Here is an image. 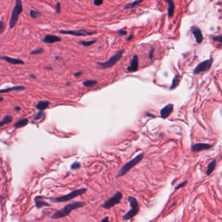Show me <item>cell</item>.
I'll use <instances>...</instances> for the list:
<instances>
[{
  "instance_id": "cell-1",
  "label": "cell",
  "mask_w": 222,
  "mask_h": 222,
  "mask_svg": "<svg viewBox=\"0 0 222 222\" xmlns=\"http://www.w3.org/2000/svg\"><path fill=\"white\" fill-rule=\"evenodd\" d=\"M84 205H85L84 202L79 201L73 202H72V203L68 204L65 205L62 209L58 210L56 212H55L52 216V218H53V219H60V218L66 217L68 216L73 210L78 209L79 208H83Z\"/></svg>"
},
{
  "instance_id": "cell-2",
  "label": "cell",
  "mask_w": 222,
  "mask_h": 222,
  "mask_svg": "<svg viewBox=\"0 0 222 222\" xmlns=\"http://www.w3.org/2000/svg\"><path fill=\"white\" fill-rule=\"evenodd\" d=\"M87 188L78 189L76 190H73L72 192H70L66 195H64V196L58 197L50 198L49 199L51 202H55V203H59V202H67L68 201L73 199H75L77 197L81 196V195L84 194V193L87 192Z\"/></svg>"
},
{
  "instance_id": "cell-3",
  "label": "cell",
  "mask_w": 222,
  "mask_h": 222,
  "mask_svg": "<svg viewBox=\"0 0 222 222\" xmlns=\"http://www.w3.org/2000/svg\"><path fill=\"white\" fill-rule=\"evenodd\" d=\"M144 154L143 153H140L138 156H136L135 158L132 159L131 161L128 162L126 164L123 165L122 168L118 171V173H117L116 177H121L124 176L125 175H126L132 168H133L136 165H138L142 160V159L144 158Z\"/></svg>"
},
{
  "instance_id": "cell-4",
  "label": "cell",
  "mask_w": 222,
  "mask_h": 222,
  "mask_svg": "<svg viewBox=\"0 0 222 222\" xmlns=\"http://www.w3.org/2000/svg\"><path fill=\"white\" fill-rule=\"evenodd\" d=\"M23 11V5L21 0H16L15 2V5L12 11L11 16L9 21L10 29H13L16 25L19 17V15Z\"/></svg>"
},
{
  "instance_id": "cell-5",
  "label": "cell",
  "mask_w": 222,
  "mask_h": 222,
  "mask_svg": "<svg viewBox=\"0 0 222 222\" xmlns=\"http://www.w3.org/2000/svg\"><path fill=\"white\" fill-rule=\"evenodd\" d=\"M128 201L131 208L123 216V219L125 220H129L132 219L140 211V205L136 198L133 197H129L128 198Z\"/></svg>"
},
{
  "instance_id": "cell-6",
  "label": "cell",
  "mask_w": 222,
  "mask_h": 222,
  "mask_svg": "<svg viewBox=\"0 0 222 222\" xmlns=\"http://www.w3.org/2000/svg\"><path fill=\"white\" fill-rule=\"evenodd\" d=\"M123 197V194L122 192H116L114 196L110 199H108L107 201H105L104 203L102 205V207L105 209H110L116 205L119 204L121 202V200Z\"/></svg>"
},
{
  "instance_id": "cell-7",
  "label": "cell",
  "mask_w": 222,
  "mask_h": 222,
  "mask_svg": "<svg viewBox=\"0 0 222 222\" xmlns=\"http://www.w3.org/2000/svg\"><path fill=\"white\" fill-rule=\"evenodd\" d=\"M123 50L122 51H120L118 53H116L115 55L112 56L110 59H109L108 61L106 62H104V63H98V64L101 68H110L112 67L113 65H114L117 62H118L121 58H122V56L123 55Z\"/></svg>"
},
{
  "instance_id": "cell-8",
  "label": "cell",
  "mask_w": 222,
  "mask_h": 222,
  "mask_svg": "<svg viewBox=\"0 0 222 222\" xmlns=\"http://www.w3.org/2000/svg\"><path fill=\"white\" fill-rule=\"evenodd\" d=\"M212 62L213 59L212 58L204 61H202L201 63L198 64L196 66V67L195 68V69L194 70V75H197V74H200L201 72H204L209 71L212 65Z\"/></svg>"
},
{
  "instance_id": "cell-9",
  "label": "cell",
  "mask_w": 222,
  "mask_h": 222,
  "mask_svg": "<svg viewBox=\"0 0 222 222\" xmlns=\"http://www.w3.org/2000/svg\"><path fill=\"white\" fill-rule=\"evenodd\" d=\"M60 33L62 34H68V35H75V36H84V35H89L94 34L96 32H90L87 30L81 29L79 31L61 30Z\"/></svg>"
},
{
  "instance_id": "cell-10",
  "label": "cell",
  "mask_w": 222,
  "mask_h": 222,
  "mask_svg": "<svg viewBox=\"0 0 222 222\" xmlns=\"http://www.w3.org/2000/svg\"><path fill=\"white\" fill-rule=\"evenodd\" d=\"M191 30H192V33H193L195 38H196L197 43L201 44L203 41V33L201 29L198 27L194 26L192 27Z\"/></svg>"
},
{
  "instance_id": "cell-11",
  "label": "cell",
  "mask_w": 222,
  "mask_h": 222,
  "mask_svg": "<svg viewBox=\"0 0 222 222\" xmlns=\"http://www.w3.org/2000/svg\"><path fill=\"white\" fill-rule=\"evenodd\" d=\"M212 147V145H210V144L208 143H196L192 146V151L194 153H195V152H200L201 151L210 149Z\"/></svg>"
},
{
  "instance_id": "cell-12",
  "label": "cell",
  "mask_w": 222,
  "mask_h": 222,
  "mask_svg": "<svg viewBox=\"0 0 222 222\" xmlns=\"http://www.w3.org/2000/svg\"><path fill=\"white\" fill-rule=\"evenodd\" d=\"M173 110V105L172 104H168L164 107L161 110V115L162 118L165 119L169 117L172 113Z\"/></svg>"
},
{
  "instance_id": "cell-13",
  "label": "cell",
  "mask_w": 222,
  "mask_h": 222,
  "mask_svg": "<svg viewBox=\"0 0 222 222\" xmlns=\"http://www.w3.org/2000/svg\"><path fill=\"white\" fill-rule=\"evenodd\" d=\"M0 59L7 61V63L13 65H24L25 62L19 59H15V58H13L10 57L8 56H2L0 57Z\"/></svg>"
},
{
  "instance_id": "cell-14",
  "label": "cell",
  "mask_w": 222,
  "mask_h": 222,
  "mask_svg": "<svg viewBox=\"0 0 222 222\" xmlns=\"http://www.w3.org/2000/svg\"><path fill=\"white\" fill-rule=\"evenodd\" d=\"M138 68V58L137 56H134L132 58L131 64L127 67V71L129 72H135Z\"/></svg>"
},
{
  "instance_id": "cell-15",
  "label": "cell",
  "mask_w": 222,
  "mask_h": 222,
  "mask_svg": "<svg viewBox=\"0 0 222 222\" xmlns=\"http://www.w3.org/2000/svg\"><path fill=\"white\" fill-rule=\"evenodd\" d=\"M61 41V38L60 37H58L56 35H48L44 37V38H43V41L46 43H54V42H59Z\"/></svg>"
},
{
  "instance_id": "cell-16",
  "label": "cell",
  "mask_w": 222,
  "mask_h": 222,
  "mask_svg": "<svg viewBox=\"0 0 222 222\" xmlns=\"http://www.w3.org/2000/svg\"><path fill=\"white\" fill-rule=\"evenodd\" d=\"M25 89V87L22 86V85H18V86H14L7 89H1V90H0V93H7L10 91H24Z\"/></svg>"
},
{
  "instance_id": "cell-17",
  "label": "cell",
  "mask_w": 222,
  "mask_h": 222,
  "mask_svg": "<svg viewBox=\"0 0 222 222\" xmlns=\"http://www.w3.org/2000/svg\"><path fill=\"white\" fill-rule=\"evenodd\" d=\"M42 197L40 196L37 197L35 198L34 202H35V205L37 208H41L43 206H49L50 205L48 202H46L45 201L42 199Z\"/></svg>"
},
{
  "instance_id": "cell-18",
  "label": "cell",
  "mask_w": 222,
  "mask_h": 222,
  "mask_svg": "<svg viewBox=\"0 0 222 222\" xmlns=\"http://www.w3.org/2000/svg\"><path fill=\"white\" fill-rule=\"evenodd\" d=\"M49 104L50 102L48 100H42L37 104L36 108L40 111H43L49 106Z\"/></svg>"
},
{
  "instance_id": "cell-19",
  "label": "cell",
  "mask_w": 222,
  "mask_h": 222,
  "mask_svg": "<svg viewBox=\"0 0 222 222\" xmlns=\"http://www.w3.org/2000/svg\"><path fill=\"white\" fill-rule=\"evenodd\" d=\"M29 123V120L27 118L24 119H21L18 120L16 123H15L14 124V128L16 129V128H23L27 124Z\"/></svg>"
},
{
  "instance_id": "cell-20",
  "label": "cell",
  "mask_w": 222,
  "mask_h": 222,
  "mask_svg": "<svg viewBox=\"0 0 222 222\" xmlns=\"http://www.w3.org/2000/svg\"><path fill=\"white\" fill-rule=\"evenodd\" d=\"M166 2L168 3V8H167V14H168L169 18H171L173 17V13H174V9H175V5L173 1H166Z\"/></svg>"
},
{
  "instance_id": "cell-21",
  "label": "cell",
  "mask_w": 222,
  "mask_h": 222,
  "mask_svg": "<svg viewBox=\"0 0 222 222\" xmlns=\"http://www.w3.org/2000/svg\"><path fill=\"white\" fill-rule=\"evenodd\" d=\"M13 116L10 115H7L4 117L3 119L0 121V126H3L5 124H8L13 121Z\"/></svg>"
},
{
  "instance_id": "cell-22",
  "label": "cell",
  "mask_w": 222,
  "mask_h": 222,
  "mask_svg": "<svg viewBox=\"0 0 222 222\" xmlns=\"http://www.w3.org/2000/svg\"><path fill=\"white\" fill-rule=\"evenodd\" d=\"M216 166V160H214L210 162L209 163V164L208 165V167H207L206 175H210V174H211L214 171V170L215 169Z\"/></svg>"
},
{
  "instance_id": "cell-23",
  "label": "cell",
  "mask_w": 222,
  "mask_h": 222,
  "mask_svg": "<svg viewBox=\"0 0 222 222\" xmlns=\"http://www.w3.org/2000/svg\"><path fill=\"white\" fill-rule=\"evenodd\" d=\"M179 81H180L179 78L178 76H175V78L172 81V84H171V87H170V89H173L176 87H177V85L179 84Z\"/></svg>"
},
{
  "instance_id": "cell-24",
  "label": "cell",
  "mask_w": 222,
  "mask_h": 222,
  "mask_svg": "<svg viewBox=\"0 0 222 222\" xmlns=\"http://www.w3.org/2000/svg\"><path fill=\"white\" fill-rule=\"evenodd\" d=\"M30 17L32 18H38L41 15V13H39L38 11H34V10H31L29 12Z\"/></svg>"
},
{
  "instance_id": "cell-25",
  "label": "cell",
  "mask_w": 222,
  "mask_h": 222,
  "mask_svg": "<svg viewBox=\"0 0 222 222\" xmlns=\"http://www.w3.org/2000/svg\"><path fill=\"white\" fill-rule=\"evenodd\" d=\"M96 84H97V81L96 80H87L83 82V85H84V86H87V87L92 86V85H95Z\"/></svg>"
},
{
  "instance_id": "cell-26",
  "label": "cell",
  "mask_w": 222,
  "mask_h": 222,
  "mask_svg": "<svg viewBox=\"0 0 222 222\" xmlns=\"http://www.w3.org/2000/svg\"><path fill=\"white\" fill-rule=\"evenodd\" d=\"M96 40H92V41H81L79 43H81L82 45L85 46H88L95 43Z\"/></svg>"
},
{
  "instance_id": "cell-27",
  "label": "cell",
  "mask_w": 222,
  "mask_h": 222,
  "mask_svg": "<svg viewBox=\"0 0 222 222\" xmlns=\"http://www.w3.org/2000/svg\"><path fill=\"white\" fill-rule=\"evenodd\" d=\"M43 52H44V50L40 48H38L37 50H33V51L31 52L30 54L31 55H38V54L42 53Z\"/></svg>"
},
{
  "instance_id": "cell-28",
  "label": "cell",
  "mask_w": 222,
  "mask_h": 222,
  "mask_svg": "<svg viewBox=\"0 0 222 222\" xmlns=\"http://www.w3.org/2000/svg\"><path fill=\"white\" fill-rule=\"evenodd\" d=\"M142 0H140V1H135L133 3H129V4L126 5V6L125 7V8H126V9L130 8V7H134V6H135V5H138V4H139V3H142Z\"/></svg>"
},
{
  "instance_id": "cell-29",
  "label": "cell",
  "mask_w": 222,
  "mask_h": 222,
  "mask_svg": "<svg viewBox=\"0 0 222 222\" xmlns=\"http://www.w3.org/2000/svg\"><path fill=\"white\" fill-rule=\"evenodd\" d=\"M81 167V163L79 162H73L71 165V169H77L78 168Z\"/></svg>"
},
{
  "instance_id": "cell-30",
  "label": "cell",
  "mask_w": 222,
  "mask_h": 222,
  "mask_svg": "<svg viewBox=\"0 0 222 222\" xmlns=\"http://www.w3.org/2000/svg\"><path fill=\"white\" fill-rule=\"evenodd\" d=\"M43 115H44V113H43V111H38L37 113V115H35V117H34L33 120H37L40 119L42 118V117L43 116Z\"/></svg>"
},
{
  "instance_id": "cell-31",
  "label": "cell",
  "mask_w": 222,
  "mask_h": 222,
  "mask_svg": "<svg viewBox=\"0 0 222 222\" xmlns=\"http://www.w3.org/2000/svg\"><path fill=\"white\" fill-rule=\"evenodd\" d=\"M212 40L214 42H220V44H222V35L220 36H214L212 37Z\"/></svg>"
},
{
  "instance_id": "cell-32",
  "label": "cell",
  "mask_w": 222,
  "mask_h": 222,
  "mask_svg": "<svg viewBox=\"0 0 222 222\" xmlns=\"http://www.w3.org/2000/svg\"><path fill=\"white\" fill-rule=\"evenodd\" d=\"M186 183H187L186 181H184L183 182L181 183V184H179L177 187H175V190H178V189H180L181 188H182V187H184V186L186 185Z\"/></svg>"
},
{
  "instance_id": "cell-33",
  "label": "cell",
  "mask_w": 222,
  "mask_h": 222,
  "mask_svg": "<svg viewBox=\"0 0 222 222\" xmlns=\"http://www.w3.org/2000/svg\"><path fill=\"white\" fill-rule=\"evenodd\" d=\"M55 10L57 13H59L61 12V3H57V5L55 6Z\"/></svg>"
},
{
  "instance_id": "cell-34",
  "label": "cell",
  "mask_w": 222,
  "mask_h": 222,
  "mask_svg": "<svg viewBox=\"0 0 222 222\" xmlns=\"http://www.w3.org/2000/svg\"><path fill=\"white\" fill-rule=\"evenodd\" d=\"M103 2L102 1V0H96V1L93 2V3H94L96 5H97V6L103 4Z\"/></svg>"
},
{
  "instance_id": "cell-35",
  "label": "cell",
  "mask_w": 222,
  "mask_h": 222,
  "mask_svg": "<svg viewBox=\"0 0 222 222\" xmlns=\"http://www.w3.org/2000/svg\"><path fill=\"white\" fill-rule=\"evenodd\" d=\"M0 31L1 32L4 31V23L2 21H0Z\"/></svg>"
},
{
  "instance_id": "cell-36",
  "label": "cell",
  "mask_w": 222,
  "mask_h": 222,
  "mask_svg": "<svg viewBox=\"0 0 222 222\" xmlns=\"http://www.w3.org/2000/svg\"><path fill=\"white\" fill-rule=\"evenodd\" d=\"M101 222H110L109 221V217L108 216H106L105 217H104L103 219H102Z\"/></svg>"
},
{
  "instance_id": "cell-37",
  "label": "cell",
  "mask_w": 222,
  "mask_h": 222,
  "mask_svg": "<svg viewBox=\"0 0 222 222\" xmlns=\"http://www.w3.org/2000/svg\"><path fill=\"white\" fill-rule=\"evenodd\" d=\"M118 33L120 34V35H126V34H127V32H126V31H122V30H121V31H119V32H118Z\"/></svg>"
},
{
  "instance_id": "cell-38",
  "label": "cell",
  "mask_w": 222,
  "mask_h": 222,
  "mask_svg": "<svg viewBox=\"0 0 222 222\" xmlns=\"http://www.w3.org/2000/svg\"><path fill=\"white\" fill-rule=\"evenodd\" d=\"M80 75H81V72H78L77 73H75V75H74V76H75V77H78V76H79Z\"/></svg>"
},
{
  "instance_id": "cell-39",
  "label": "cell",
  "mask_w": 222,
  "mask_h": 222,
  "mask_svg": "<svg viewBox=\"0 0 222 222\" xmlns=\"http://www.w3.org/2000/svg\"><path fill=\"white\" fill-rule=\"evenodd\" d=\"M14 110H15L16 111H20L21 108H20V107H19V106H16V107H15V108H14Z\"/></svg>"
},
{
  "instance_id": "cell-40",
  "label": "cell",
  "mask_w": 222,
  "mask_h": 222,
  "mask_svg": "<svg viewBox=\"0 0 222 222\" xmlns=\"http://www.w3.org/2000/svg\"><path fill=\"white\" fill-rule=\"evenodd\" d=\"M29 77L31 78H32V79H36V78H37V77L35 76L34 75H29Z\"/></svg>"
},
{
  "instance_id": "cell-41",
  "label": "cell",
  "mask_w": 222,
  "mask_h": 222,
  "mask_svg": "<svg viewBox=\"0 0 222 222\" xmlns=\"http://www.w3.org/2000/svg\"><path fill=\"white\" fill-rule=\"evenodd\" d=\"M3 100H4V99L3 98V97H1V96H0V102H3Z\"/></svg>"
},
{
  "instance_id": "cell-42",
  "label": "cell",
  "mask_w": 222,
  "mask_h": 222,
  "mask_svg": "<svg viewBox=\"0 0 222 222\" xmlns=\"http://www.w3.org/2000/svg\"><path fill=\"white\" fill-rule=\"evenodd\" d=\"M132 38V35H130L129 37V38H127V41H130Z\"/></svg>"
}]
</instances>
